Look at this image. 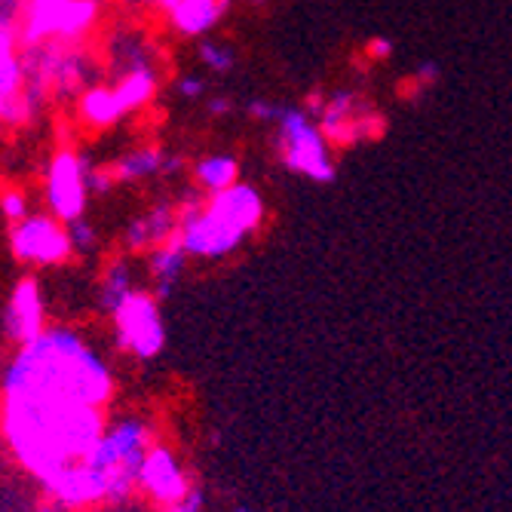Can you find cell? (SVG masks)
Masks as SVG:
<instances>
[{
	"mask_svg": "<svg viewBox=\"0 0 512 512\" xmlns=\"http://www.w3.org/2000/svg\"><path fill=\"white\" fill-rule=\"evenodd\" d=\"M0 433L22 467L40 485H50L96 448L105 433V417L99 405L4 393Z\"/></svg>",
	"mask_w": 512,
	"mask_h": 512,
	"instance_id": "6da1fadb",
	"label": "cell"
},
{
	"mask_svg": "<svg viewBox=\"0 0 512 512\" xmlns=\"http://www.w3.org/2000/svg\"><path fill=\"white\" fill-rule=\"evenodd\" d=\"M111 371L102 356L71 329H46L22 344L4 375L10 396H50L83 405H105L111 396Z\"/></svg>",
	"mask_w": 512,
	"mask_h": 512,
	"instance_id": "7a4b0ae2",
	"label": "cell"
},
{
	"mask_svg": "<svg viewBox=\"0 0 512 512\" xmlns=\"http://www.w3.org/2000/svg\"><path fill=\"white\" fill-rule=\"evenodd\" d=\"M264 218V200L249 184H234L206 203L188 197L178 206V237L194 258H221L234 252Z\"/></svg>",
	"mask_w": 512,
	"mask_h": 512,
	"instance_id": "3957f363",
	"label": "cell"
},
{
	"mask_svg": "<svg viewBox=\"0 0 512 512\" xmlns=\"http://www.w3.org/2000/svg\"><path fill=\"white\" fill-rule=\"evenodd\" d=\"M151 451V430L138 417H123L114 427H105L102 439L86 454V463L108 482V500L120 503L132 494L142 476L145 457Z\"/></svg>",
	"mask_w": 512,
	"mask_h": 512,
	"instance_id": "277c9868",
	"label": "cell"
},
{
	"mask_svg": "<svg viewBox=\"0 0 512 512\" xmlns=\"http://www.w3.org/2000/svg\"><path fill=\"white\" fill-rule=\"evenodd\" d=\"M276 145L283 163L319 184L335 181V160L329 154V138L313 123V117L301 108H283L276 120Z\"/></svg>",
	"mask_w": 512,
	"mask_h": 512,
	"instance_id": "5b68a950",
	"label": "cell"
},
{
	"mask_svg": "<svg viewBox=\"0 0 512 512\" xmlns=\"http://www.w3.org/2000/svg\"><path fill=\"white\" fill-rule=\"evenodd\" d=\"M96 16V0H25V22L19 40H77L89 25H96Z\"/></svg>",
	"mask_w": 512,
	"mask_h": 512,
	"instance_id": "8992f818",
	"label": "cell"
},
{
	"mask_svg": "<svg viewBox=\"0 0 512 512\" xmlns=\"http://www.w3.org/2000/svg\"><path fill=\"white\" fill-rule=\"evenodd\" d=\"M114 329L120 350L132 353L135 359H154L166 344V325L157 301L138 289L117 307Z\"/></svg>",
	"mask_w": 512,
	"mask_h": 512,
	"instance_id": "52a82bcc",
	"label": "cell"
},
{
	"mask_svg": "<svg viewBox=\"0 0 512 512\" xmlns=\"http://www.w3.org/2000/svg\"><path fill=\"white\" fill-rule=\"evenodd\" d=\"M10 246L19 261L37 264V267H53L74 255L68 227L53 212H31L28 218L13 224Z\"/></svg>",
	"mask_w": 512,
	"mask_h": 512,
	"instance_id": "ba28073f",
	"label": "cell"
},
{
	"mask_svg": "<svg viewBox=\"0 0 512 512\" xmlns=\"http://www.w3.org/2000/svg\"><path fill=\"white\" fill-rule=\"evenodd\" d=\"M92 163H86L80 154L74 151H59L50 166H46V178H43V200L50 206V212L59 221H74L83 215L86 209V194H89V172Z\"/></svg>",
	"mask_w": 512,
	"mask_h": 512,
	"instance_id": "9c48e42d",
	"label": "cell"
},
{
	"mask_svg": "<svg viewBox=\"0 0 512 512\" xmlns=\"http://www.w3.org/2000/svg\"><path fill=\"white\" fill-rule=\"evenodd\" d=\"M319 129L325 132V138H329V145L350 148V145L362 142V138L378 135L384 129V120L378 114H371L356 92L344 89L325 102V111L319 114Z\"/></svg>",
	"mask_w": 512,
	"mask_h": 512,
	"instance_id": "30bf717a",
	"label": "cell"
},
{
	"mask_svg": "<svg viewBox=\"0 0 512 512\" xmlns=\"http://www.w3.org/2000/svg\"><path fill=\"white\" fill-rule=\"evenodd\" d=\"M138 488L148 491V497L163 503V506L184 500L191 491L188 476H184L178 457L163 445H151V451L145 457V467H142V476H138Z\"/></svg>",
	"mask_w": 512,
	"mask_h": 512,
	"instance_id": "8fae6325",
	"label": "cell"
},
{
	"mask_svg": "<svg viewBox=\"0 0 512 512\" xmlns=\"http://www.w3.org/2000/svg\"><path fill=\"white\" fill-rule=\"evenodd\" d=\"M4 332L19 347L31 344L37 335L46 332L43 295H40V286L34 283V279H19V283H16V289L10 295V304H7V313H4Z\"/></svg>",
	"mask_w": 512,
	"mask_h": 512,
	"instance_id": "7c38bea8",
	"label": "cell"
},
{
	"mask_svg": "<svg viewBox=\"0 0 512 512\" xmlns=\"http://www.w3.org/2000/svg\"><path fill=\"white\" fill-rule=\"evenodd\" d=\"M13 31H0V120L25 123V62Z\"/></svg>",
	"mask_w": 512,
	"mask_h": 512,
	"instance_id": "4fadbf2b",
	"label": "cell"
},
{
	"mask_svg": "<svg viewBox=\"0 0 512 512\" xmlns=\"http://www.w3.org/2000/svg\"><path fill=\"white\" fill-rule=\"evenodd\" d=\"M178 234V206L172 203H154L142 215H135L126 224L123 249L126 252H151L163 243H169Z\"/></svg>",
	"mask_w": 512,
	"mask_h": 512,
	"instance_id": "5bb4252c",
	"label": "cell"
},
{
	"mask_svg": "<svg viewBox=\"0 0 512 512\" xmlns=\"http://www.w3.org/2000/svg\"><path fill=\"white\" fill-rule=\"evenodd\" d=\"M108 169L117 184H135V181L157 178V175H178L184 169V157L169 154L163 148H135L123 154L117 163H111Z\"/></svg>",
	"mask_w": 512,
	"mask_h": 512,
	"instance_id": "9a60e30c",
	"label": "cell"
},
{
	"mask_svg": "<svg viewBox=\"0 0 512 512\" xmlns=\"http://www.w3.org/2000/svg\"><path fill=\"white\" fill-rule=\"evenodd\" d=\"M230 4L234 0H175L166 16L181 37H203L230 13Z\"/></svg>",
	"mask_w": 512,
	"mask_h": 512,
	"instance_id": "2e32d148",
	"label": "cell"
},
{
	"mask_svg": "<svg viewBox=\"0 0 512 512\" xmlns=\"http://www.w3.org/2000/svg\"><path fill=\"white\" fill-rule=\"evenodd\" d=\"M188 249L181 246V237L175 234L169 243L157 246L148 252V270L154 276V289H157V298H169L178 286V279L184 273V264H188Z\"/></svg>",
	"mask_w": 512,
	"mask_h": 512,
	"instance_id": "e0dca14e",
	"label": "cell"
},
{
	"mask_svg": "<svg viewBox=\"0 0 512 512\" xmlns=\"http://www.w3.org/2000/svg\"><path fill=\"white\" fill-rule=\"evenodd\" d=\"M80 114L89 126H111L126 117L114 86H92L80 96Z\"/></svg>",
	"mask_w": 512,
	"mask_h": 512,
	"instance_id": "ac0fdd59",
	"label": "cell"
},
{
	"mask_svg": "<svg viewBox=\"0 0 512 512\" xmlns=\"http://www.w3.org/2000/svg\"><path fill=\"white\" fill-rule=\"evenodd\" d=\"M157 80H160L157 68H142V71H129V74H123V77L114 83L117 99H120L123 111L132 114V111H138V108H145V105L154 99Z\"/></svg>",
	"mask_w": 512,
	"mask_h": 512,
	"instance_id": "d6986e66",
	"label": "cell"
},
{
	"mask_svg": "<svg viewBox=\"0 0 512 512\" xmlns=\"http://www.w3.org/2000/svg\"><path fill=\"white\" fill-rule=\"evenodd\" d=\"M237 175H240V163L234 157H227V154L206 157V160H200L194 166V178H197V184L206 194H221L227 188H234Z\"/></svg>",
	"mask_w": 512,
	"mask_h": 512,
	"instance_id": "ffe728a7",
	"label": "cell"
},
{
	"mask_svg": "<svg viewBox=\"0 0 512 512\" xmlns=\"http://www.w3.org/2000/svg\"><path fill=\"white\" fill-rule=\"evenodd\" d=\"M132 292H135V289H132L129 264H126V261H114V264L105 270L102 283H99V307H102L108 316H114L117 307H120Z\"/></svg>",
	"mask_w": 512,
	"mask_h": 512,
	"instance_id": "44dd1931",
	"label": "cell"
},
{
	"mask_svg": "<svg viewBox=\"0 0 512 512\" xmlns=\"http://www.w3.org/2000/svg\"><path fill=\"white\" fill-rule=\"evenodd\" d=\"M65 227H68V240H71L74 255H92V252H96V246H99V230H96V224L86 221L80 215L74 221H65Z\"/></svg>",
	"mask_w": 512,
	"mask_h": 512,
	"instance_id": "7402d4cb",
	"label": "cell"
},
{
	"mask_svg": "<svg viewBox=\"0 0 512 512\" xmlns=\"http://www.w3.org/2000/svg\"><path fill=\"white\" fill-rule=\"evenodd\" d=\"M200 62H203L212 74H230V71L237 68V53L230 50V46H224V43L206 40V43L200 46Z\"/></svg>",
	"mask_w": 512,
	"mask_h": 512,
	"instance_id": "603a6c76",
	"label": "cell"
},
{
	"mask_svg": "<svg viewBox=\"0 0 512 512\" xmlns=\"http://www.w3.org/2000/svg\"><path fill=\"white\" fill-rule=\"evenodd\" d=\"M0 212H4V218H7V221L19 224L22 218H28V215H31V209H28V197H25L22 191H13V188L0 191Z\"/></svg>",
	"mask_w": 512,
	"mask_h": 512,
	"instance_id": "cb8c5ba5",
	"label": "cell"
},
{
	"mask_svg": "<svg viewBox=\"0 0 512 512\" xmlns=\"http://www.w3.org/2000/svg\"><path fill=\"white\" fill-rule=\"evenodd\" d=\"M25 22V0H0V31L19 34Z\"/></svg>",
	"mask_w": 512,
	"mask_h": 512,
	"instance_id": "d4e9b609",
	"label": "cell"
},
{
	"mask_svg": "<svg viewBox=\"0 0 512 512\" xmlns=\"http://www.w3.org/2000/svg\"><path fill=\"white\" fill-rule=\"evenodd\" d=\"M175 89H178V96H181V99L194 102V99H203L206 83H203V77H194V74H188V77H181V80L175 83Z\"/></svg>",
	"mask_w": 512,
	"mask_h": 512,
	"instance_id": "484cf974",
	"label": "cell"
},
{
	"mask_svg": "<svg viewBox=\"0 0 512 512\" xmlns=\"http://www.w3.org/2000/svg\"><path fill=\"white\" fill-rule=\"evenodd\" d=\"M203 503H206V494L200 488H191L188 497L172 503V506H166L163 512H203Z\"/></svg>",
	"mask_w": 512,
	"mask_h": 512,
	"instance_id": "4316f807",
	"label": "cell"
},
{
	"mask_svg": "<svg viewBox=\"0 0 512 512\" xmlns=\"http://www.w3.org/2000/svg\"><path fill=\"white\" fill-rule=\"evenodd\" d=\"M249 114L255 117V120H261V123H276L279 120V114H283V105H270V102H252L249 105Z\"/></svg>",
	"mask_w": 512,
	"mask_h": 512,
	"instance_id": "83f0119b",
	"label": "cell"
},
{
	"mask_svg": "<svg viewBox=\"0 0 512 512\" xmlns=\"http://www.w3.org/2000/svg\"><path fill=\"white\" fill-rule=\"evenodd\" d=\"M371 59H387L390 53H393V43L390 40H384V37H378V40H371L368 43V50H365Z\"/></svg>",
	"mask_w": 512,
	"mask_h": 512,
	"instance_id": "f1b7e54d",
	"label": "cell"
},
{
	"mask_svg": "<svg viewBox=\"0 0 512 512\" xmlns=\"http://www.w3.org/2000/svg\"><path fill=\"white\" fill-rule=\"evenodd\" d=\"M209 114H212V117H227V114H230V99H224V96L209 99Z\"/></svg>",
	"mask_w": 512,
	"mask_h": 512,
	"instance_id": "f546056e",
	"label": "cell"
},
{
	"mask_svg": "<svg viewBox=\"0 0 512 512\" xmlns=\"http://www.w3.org/2000/svg\"><path fill=\"white\" fill-rule=\"evenodd\" d=\"M129 7H157L160 10V0H126Z\"/></svg>",
	"mask_w": 512,
	"mask_h": 512,
	"instance_id": "4dcf8cb0",
	"label": "cell"
},
{
	"mask_svg": "<svg viewBox=\"0 0 512 512\" xmlns=\"http://www.w3.org/2000/svg\"><path fill=\"white\" fill-rule=\"evenodd\" d=\"M37 512H62V506H59V503H53V506H43V509H37Z\"/></svg>",
	"mask_w": 512,
	"mask_h": 512,
	"instance_id": "1f68e13d",
	"label": "cell"
},
{
	"mask_svg": "<svg viewBox=\"0 0 512 512\" xmlns=\"http://www.w3.org/2000/svg\"><path fill=\"white\" fill-rule=\"evenodd\" d=\"M249 4H252V7H264V4H267V0H249Z\"/></svg>",
	"mask_w": 512,
	"mask_h": 512,
	"instance_id": "d6a6232c",
	"label": "cell"
},
{
	"mask_svg": "<svg viewBox=\"0 0 512 512\" xmlns=\"http://www.w3.org/2000/svg\"><path fill=\"white\" fill-rule=\"evenodd\" d=\"M237 512H249V509H237Z\"/></svg>",
	"mask_w": 512,
	"mask_h": 512,
	"instance_id": "836d02e7",
	"label": "cell"
}]
</instances>
